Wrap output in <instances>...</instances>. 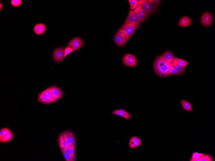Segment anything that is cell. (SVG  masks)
Returning <instances> with one entry per match:
<instances>
[{"mask_svg":"<svg viewBox=\"0 0 215 161\" xmlns=\"http://www.w3.org/2000/svg\"><path fill=\"white\" fill-rule=\"evenodd\" d=\"M170 65H173L172 64L166 61L161 55L158 56L154 61L153 68L158 76L165 78L168 77Z\"/></svg>","mask_w":215,"mask_h":161,"instance_id":"cell-1","label":"cell"},{"mask_svg":"<svg viewBox=\"0 0 215 161\" xmlns=\"http://www.w3.org/2000/svg\"><path fill=\"white\" fill-rule=\"evenodd\" d=\"M138 4L141 5L145 13L149 17L154 12L158 6L149 2L147 0H140L138 1Z\"/></svg>","mask_w":215,"mask_h":161,"instance_id":"cell-2","label":"cell"},{"mask_svg":"<svg viewBox=\"0 0 215 161\" xmlns=\"http://www.w3.org/2000/svg\"><path fill=\"white\" fill-rule=\"evenodd\" d=\"M136 25L132 24L124 23L117 32H122L126 36L127 42L137 29Z\"/></svg>","mask_w":215,"mask_h":161,"instance_id":"cell-3","label":"cell"},{"mask_svg":"<svg viewBox=\"0 0 215 161\" xmlns=\"http://www.w3.org/2000/svg\"><path fill=\"white\" fill-rule=\"evenodd\" d=\"M123 62L124 65L129 67H134L137 65V60L135 56L131 54H125L123 57Z\"/></svg>","mask_w":215,"mask_h":161,"instance_id":"cell-4","label":"cell"},{"mask_svg":"<svg viewBox=\"0 0 215 161\" xmlns=\"http://www.w3.org/2000/svg\"><path fill=\"white\" fill-rule=\"evenodd\" d=\"M137 15V21L136 26L139 27L145 20L149 17L144 11L143 8L140 5L138 4L136 9L134 10Z\"/></svg>","mask_w":215,"mask_h":161,"instance_id":"cell-5","label":"cell"},{"mask_svg":"<svg viewBox=\"0 0 215 161\" xmlns=\"http://www.w3.org/2000/svg\"><path fill=\"white\" fill-rule=\"evenodd\" d=\"M114 39L116 45L120 47L124 46L127 42L126 35L122 32H117Z\"/></svg>","mask_w":215,"mask_h":161,"instance_id":"cell-6","label":"cell"},{"mask_svg":"<svg viewBox=\"0 0 215 161\" xmlns=\"http://www.w3.org/2000/svg\"><path fill=\"white\" fill-rule=\"evenodd\" d=\"M83 45V42L82 39L79 37H76L72 39L67 44V46L70 47L74 50L76 51L80 49Z\"/></svg>","mask_w":215,"mask_h":161,"instance_id":"cell-7","label":"cell"},{"mask_svg":"<svg viewBox=\"0 0 215 161\" xmlns=\"http://www.w3.org/2000/svg\"><path fill=\"white\" fill-rule=\"evenodd\" d=\"M213 21V16L208 12H205L201 16V22L203 25L208 27L212 25Z\"/></svg>","mask_w":215,"mask_h":161,"instance_id":"cell-8","label":"cell"},{"mask_svg":"<svg viewBox=\"0 0 215 161\" xmlns=\"http://www.w3.org/2000/svg\"><path fill=\"white\" fill-rule=\"evenodd\" d=\"M61 135L63 136L64 139L68 143L70 146L73 144H76L75 135L73 133L69 131L64 132Z\"/></svg>","mask_w":215,"mask_h":161,"instance_id":"cell-9","label":"cell"},{"mask_svg":"<svg viewBox=\"0 0 215 161\" xmlns=\"http://www.w3.org/2000/svg\"><path fill=\"white\" fill-rule=\"evenodd\" d=\"M64 50L63 47L57 48L55 50L53 54V58L56 62H59L63 61L64 58Z\"/></svg>","mask_w":215,"mask_h":161,"instance_id":"cell-10","label":"cell"},{"mask_svg":"<svg viewBox=\"0 0 215 161\" xmlns=\"http://www.w3.org/2000/svg\"><path fill=\"white\" fill-rule=\"evenodd\" d=\"M137 21V15L134 10L130 11L128 17L126 19L124 23L132 24L136 25Z\"/></svg>","mask_w":215,"mask_h":161,"instance_id":"cell-11","label":"cell"},{"mask_svg":"<svg viewBox=\"0 0 215 161\" xmlns=\"http://www.w3.org/2000/svg\"><path fill=\"white\" fill-rule=\"evenodd\" d=\"M51 93L52 98L58 100L62 98L63 96V92L60 88L55 86L51 87Z\"/></svg>","mask_w":215,"mask_h":161,"instance_id":"cell-12","label":"cell"},{"mask_svg":"<svg viewBox=\"0 0 215 161\" xmlns=\"http://www.w3.org/2000/svg\"><path fill=\"white\" fill-rule=\"evenodd\" d=\"M141 144V140L138 137L133 136L129 141V146L131 149H134L140 146Z\"/></svg>","mask_w":215,"mask_h":161,"instance_id":"cell-13","label":"cell"},{"mask_svg":"<svg viewBox=\"0 0 215 161\" xmlns=\"http://www.w3.org/2000/svg\"><path fill=\"white\" fill-rule=\"evenodd\" d=\"M112 113L113 115L120 116L127 120L130 119L132 118L131 115L123 109L115 110L112 112Z\"/></svg>","mask_w":215,"mask_h":161,"instance_id":"cell-14","label":"cell"},{"mask_svg":"<svg viewBox=\"0 0 215 161\" xmlns=\"http://www.w3.org/2000/svg\"><path fill=\"white\" fill-rule=\"evenodd\" d=\"M192 23V20L187 16L182 17L180 20L178 25L182 27H186L189 26Z\"/></svg>","mask_w":215,"mask_h":161,"instance_id":"cell-15","label":"cell"},{"mask_svg":"<svg viewBox=\"0 0 215 161\" xmlns=\"http://www.w3.org/2000/svg\"><path fill=\"white\" fill-rule=\"evenodd\" d=\"M46 27L44 24L39 23L36 24L34 28V30L35 34L38 35H41L45 32Z\"/></svg>","mask_w":215,"mask_h":161,"instance_id":"cell-16","label":"cell"},{"mask_svg":"<svg viewBox=\"0 0 215 161\" xmlns=\"http://www.w3.org/2000/svg\"><path fill=\"white\" fill-rule=\"evenodd\" d=\"M161 55L165 61L169 63H172L176 58L172 52L169 51H166Z\"/></svg>","mask_w":215,"mask_h":161,"instance_id":"cell-17","label":"cell"},{"mask_svg":"<svg viewBox=\"0 0 215 161\" xmlns=\"http://www.w3.org/2000/svg\"><path fill=\"white\" fill-rule=\"evenodd\" d=\"M47 88L46 90L41 92L38 97L39 101L43 103L50 104L53 102L48 99L47 94Z\"/></svg>","mask_w":215,"mask_h":161,"instance_id":"cell-18","label":"cell"},{"mask_svg":"<svg viewBox=\"0 0 215 161\" xmlns=\"http://www.w3.org/2000/svg\"><path fill=\"white\" fill-rule=\"evenodd\" d=\"M64 151L69 154L74 161H75V144H73L69 147L63 149Z\"/></svg>","mask_w":215,"mask_h":161,"instance_id":"cell-19","label":"cell"},{"mask_svg":"<svg viewBox=\"0 0 215 161\" xmlns=\"http://www.w3.org/2000/svg\"><path fill=\"white\" fill-rule=\"evenodd\" d=\"M181 103L182 106L184 109L186 111L191 112L193 109L192 104L187 101L181 99Z\"/></svg>","mask_w":215,"mask_h":161,"instance_id":"cell-20","label":"cell"},{"mask_svg":"<svg viewBox=\"0 0 215 161\" xmlns=\"http://www.w3.org/2000/svg\"><path fill=\"white\" fill-rule=\"evenodd\" d=\"M13 137V133L9 129L7 134L1 139H0V141L3 143H7L10 142Z\"/></svg>","mask_w":215,"mask_h":161,"instance_id":"cell-21","label":"cell"},{"mask_svg":"<svg viewBox=\"0 0 215 161\" xmlns=\"http://www.w3.org/2000/svg\"><path fill=\"white\" fill-rule=\"evenodd\" d=\"M59 146L61 148H68L70 147L68 143L65 140L61 135H60L58 139Z\"/></svg>","mask_w":215,"mask_h":161,"instance_id":"cell-22","label":"cell"},{"mask_svg":"<svg viewBox=\"0 0 215 161\" xmlns=\"http://www.w3.org/2000/svg\"><path fill=\"white\" fill-rule=\"evenodd\" d=\"M172 64L173 66L175 68V69L179 72V73L181 74L184 73L185 68L182 67L179 65V64L177 63L175 60H174Z\"/></svg>","mask_w":215,"mask_h":161,"instance_id":"cell-23","label":"cell"},{"mask_svg":"<svg viewBox=\"0 0 215 161\" xmlns=\"http://www.w3.org/2000/svg\"><path fill=\"white\" fill-rule=\"evenodd\" d=\"M130 9L131 10H134L138 5V1L137 0H129Z\"/></svg>","mask_w":215,"mask_h":161,"instance_id":"cell-24","label":"cell"},{"mask_svg":"<svg viewBox=\"0 0 215 161\" xmlns=\"http://www.w3.org/2000/svg\"><path fill=\"white\" fill-rule=\"evenodd\" d=\"M177 63L182 67L185 68L187 66L189 62L185 61V60L176 57L175 59Z\"/></svg>","mask_w":215,"mask_h":161,"instance_id":"cell-25","label":"cell"},{"mask_svg":"<svg viewBox=\"0 0 215 161\" xmlns=\"http://www.w3.org/2000/svg\"><path fill=\"white\" fill-rule=\"evenodd\" d=\"M181 74L179 73L174 68L173 65L170 66V70L168 75H180Z\"/></svg>","mask_w":215,"mask_h":161,"instance_id":"cell-26","label":"cell"},{"mask_svg":"<svg viewBox=\"0 0 215 161\" xmlns=\"http://www.w3.org/2000/svg\"><path fill=\"white\" fill-rule=\"evenodd\" d=\"M200 161H213L212 157L210 155L206 154L200 158Z\"/></svg>","mask_w":215,"mask_h":161,"instance_id":"cell-27","label":"cell"},{"mask_svg":"<svg viewBox=\"0 0 215 161\" xmlns=\"http://www.w3.org/2000/svg\"><path fill=\"white\" fill-rule=\"evenodd\" d=\"M60 149L61 151L62 152V154L66 161H74L72 157L69 154L65 152L63 149L60 148Z\"/></svg>","mask_w":215,"mask_h":161,"instance_id":"cell-28","label":"cell"},{"mask_svg":"<svg viewBox=\"0 0 215 161\" xmlns=\"http://www.w3.org/2000/svg\"><path fill=\"white\" fill-rule=\"evenodd\" d=\"M47 94L49 100L52 102H55L58 100L57 99H54L52 98L51 93V87L47 88Z\"/></svg>","mask_w":215,"mask_h":161,"instance_id":"cell-29","label":"cell"},{"mask_svg":"<svg viewBox=\"0 0 215 161\" xmlns=\"http://www.w3.org/2000/svg\"><path fill=\"white\" fill-rule=\"evenodd\" d=\"M204 155V154L199 153L197 152H194L192 154L191 158V159H194L200 158Z\"/></svg>","mask_w":215,"mask_h":161,"instance_id":"cell-30","label":"cell"},{"mask_svg":"<svg viewBox=\"0 0 215 161\" xmlns=\"http://www.w3.org/2000/svg\"><path fill=\"white\" fill-rule=\"evenodd\" d=\"M9 130L7 127L2 129L0 131V139H1L7 134Z\"/></svg>","mask_w":215,"mask_h":161,"instance_id":"cell-31","label":"cell"},{"mask_svg":"<svg viewBox=\"0 0 215 161\" xmlns=\"http://www.w3.org/2000/svg\"><path fill=\"white\" fill-rule=\"evenodd\" d=\"M21 0H12L11 1V5L15 7L20 6L21 4Z\"/></svg>","mask_w":215,"mask_h":161,"instance_id":"cell-32","label":"cell"},{"mask_svg":"<svg viewBox=\"0 0 215 161\" xmlns=\"http://www.w3.org/2000/svg\"><path fill=\"white\" fill-rule=\"evenodd\" d=\"M71 48L70 47H67L64 50V58H65L66 56L68 54L72 53L73 51Z\"/></svg>","mask_w":215,"mask_h":161,"instance_id":"cell-33","label":"cell"},{"mask_svg":"<svg viewBox=\"0 0 215 161\" xmlns=\"http://www.w3.org/2000/svg\"><path fill=\"white\" fill-rule=\"evenodd\" d=\"M149 2L156 5H159L161 2V1H159V0H149Z\"/></svg>","mask_w":215,"mask_h":161,"instance_id":"cell-34","label":"cell"},{"mask_svg":"<svg viewBox=\"0 0 215 161\" xmlns=\"http://www.w3.org/2000/svg\"><path fill=\"white\" fill-rule=\"evenodd\" d=\"M189 161H200V158L194 159H190V160Z\"/></svg>","mask_w":215,"mask_h":161,"instance_id":"cell-35","label":"cell"},{"mask_svg":"<svg viewBox=\"0 0 215 161\" xmlns=\"http://www.w3.org/2000/svg\"><path fill=\"white\" fill-rule=\"evenodd\" d=\"M0 6H1V7H0V9H1V11L3 8V4L1 3V4H0Z\"/></svg>","mask_w":215,"mask_h":161,"instance_id":"cell-36","label":"cell"}]
</instances>
